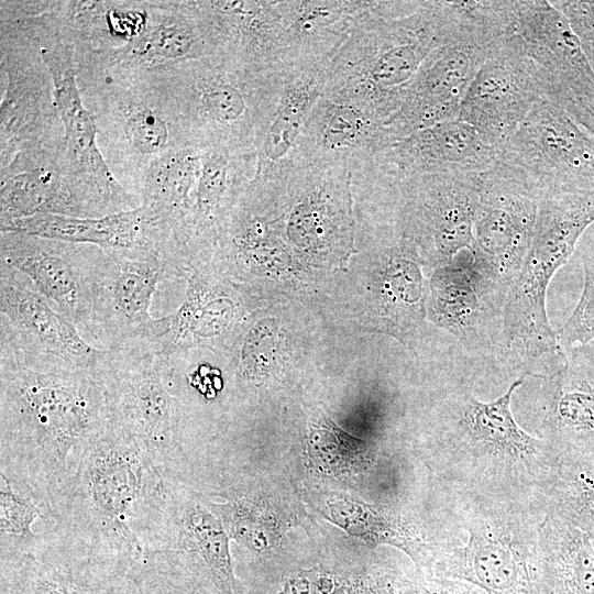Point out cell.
I'll list each match as a JSON object with an SVG mask.
<instances>
[{
	"label": "cell",
	"mask_w": 594,
	"mask_h": 594,
	"mask_svg": "<svg viewBox=\"0 0 594 594\" xmlns=\"http://www.w3.org/2000/svg\"><path fill=\"white\" fill-rule=\"evenodd\" d=\"M506 37L540 69L550 101L594 96V70L569 21L551 1H510Z\"/></svg>",
	"instance_id": "obj_19"
},
{
	"label": "cell",
	"mask_w": 594,
	"mask_h": 594,
	"mask_svg": "<svg viewBox=\"0 0 594 594\" xmlns=\"http://www.w3.org/2000/svg\"><path fill=\"white\" fill-rule=\"evenodd\" d=\"M535 594H594V548L576 529L547 522L534 556Z\"/></svg>",
	"instance_id": "obj_34"
},
{
	"label": "cell",
	"mask_w": 594,
	"mask_h": 594,
	"mask_svg": "<svg viewBox=\"0 0 594 594\" xmlns=\"http://www.w3.org/2000/svg\"><path fill=\"white\" fill-rule=\"evenodd\" d=\"M105 355L94 374L111 421L133 437L168 481L188 485L187 411L167 380V355L152 339Z\"/></svg>",
	"instance_id": "obj_6"
},
{
	"label": "cell",
	"mask_w": 594,
	"mask_h": 594,
	"mask_svg": "<svg viewBox=\"0 0 594 594\" xmlns=\"http://www.w3.org/2000/svg\"><path fill=\"white\" fill-rule=\"evenodd\" d=\"M497 47L461 41L435 50L420 67L398 111L388 123L392 142L437 123L458 119L472 80Z\"/></svg>",
	"instance_id": "obj_21"
},
{
	"label": "cell",
	"mask_w": 594,
	"mask_h": 594,
	"mask_svg": "<svg viewBox=\"0 0 594 594\" xmlns=\"http://www.w3.org/2000/svg\"><path fill=\"white\" fill-rule=\"evenodd\" d=\"M327 517L348 534L369 543L388 544L404 551L417 568L425 565L421 540L403 522L374 507L350 497H332L326 505Z\"/></svg>",
	"instance_id": "obj_39"
},
{
	"label": "cell",
	"mask_w": 594,
	"mask_h": 594,
	"mask_svg": "<svg viewBox=\"0 0 594 594\" xmlns=\"http://www.w3.org/2000/svg\"><path fill=\"white\" fill-rule=\"evenodd\" d=\"M541 194L496 162L479 175L474 241L477 268L505 296L531 241Z\"/></svg>",
	"instance_id": "obj_13"
},
{
	"label": "cell",
	"mask_w": 594,
	"mask_h": 594,
	"mask_svg": "<svg viewBox=\"0 0 594 594\" xmlns=\"http://www.w3.org/2000/svg\"><path fill=\"white\" fill-rule=\"evenodd\" d=\"M522 384L516 380L498 398L480 402L465 395L460 399L458 427L473 444L492 454L527 459L537 454L540 441L524 431L514 419L510 404Z\"/></svg>",
	"instance_id": "obj_38"
},
{
	"label": "cell",
	"mask_w": 594,
	"mask_h": 594,
	"mask_svg": "<svg viewBox=\"0 0 594 594\" xmlns=\"http://www.w3.org/2000/svg\"><path fill=\"white\" fill-rule=\"evenodd\" d=\"M275 580L243 594H395L405 579L378 565L318 562L288 569Z\"/></svg>",
	"instance_id": "obj_37"
},
{
	"label": "cell",
	"mask_w": 594,
	"mask_h": 594,
	"mask_svg": "<svg viewBox=\"0 0 594 594\" xmlns=\"http://www.w3.org/2000/svg\"><path fill=\"white\" fill-rule=\"evenodd\" d=\"M497 153L471 125L454 119L394 142L369 163L391 179L439 172L480 174L496 164Z\"/></svg>",
	"instance_id": "obj_24"
},
{
	"label": "cell",
	"mask_w": 594,
	"mask_h": 594,
	"mask_svg": "<svg viewBox=\"0 0 594 594\" xmlns=\"http://www.w3.org/2000/svg\"><path fill=\"white\" fill-rule=\"evenodd\" d=\"M202 151L204 147L193 142L170 150L151 164L138 194L141 205L167 219L184 242H187Z\"/></svg>",
	"instance_id": "obj_35"
},
{
	"label": "cell",
	"mask_w": 594,
	"mask_h": 594,
	"mask_svg": "<svg viewBox=\"0 0 594 594\" xmlns=\"http://www.w3.org/2000/svg\"><path fill=\"white\" fill-rule=\"evenodd\" d=\"M566 491L571 493V496H566L572 499L571 505L580 507L590 518H594V474L587 471L578 472Z\"/></svg>",
	"instance_id": "obj_45"
},
{
	"label": "cell",
	"mask_w": 594,
	"mask_h": 594,
	"mask_svg": "<svg viewBox=\"0 0 594 594\" xmlns=\"http://www.w3.org/2000/svg\"><path fill=\"white\" fill-rule=\"evenodd\" d=\"M146 565L182 576L208 594H242L218 504L183 483L165 479L148 534Z\"/></svg>",
	"instance_id": "obj_9"
},
{
	"label": "cell",
	"mask_w": 594,
	"mask_h": 594,
	"mask_svg": "<svg viewBox=\"0 0 594 594\" xmlns=\"http://www.w3.org/2000/svg\"><path fill=\"white\" fill-rule=\"evenodd\" d=\"M540 69L509 38L482 64L460 107L458 119L499 148L546 98Z\"/></svg>",
	"instance_id": "obj_16"
},
{
	"label": "cell",
	"mask_w": 594,
	"mask_h": 594,
	"mask_svg": "<svg viewBox=\"0 0 594 594\" xmlns=\"http://www.w3.org/2000/svg\"><path fill=\"white\" fill-rule=\"evenodd\" d=\"M534 556L498 522H477L468 544L439 575L470 583L486 594H535Z\"/></svg>",
	"instance_id": "obj_26"
},
{
	"label": "cell",
	"mask_w": 594,
	"mask_h": 594,
	"mask_svg": "<svg viewBox=\"0 0 594 594\" xmlns=\"http://www.w3.org/2000/svg\"><path fill=\"white\" fill-rule=\"evenodd\" d=\"M133 579L63 530L31 554L0 560V594H131Z\"/></svg>",
	"instance_id": "obj_18"
},
{
	"label": "cell",
	"mask_w": 594,
	"mask_h": 594,
	"mask_svg": "<svg viewBox=\"0 0 594 594\" xmlns=\"http://www.w3.org/2000/svg\"><path fill=\"white\" fill-rule=\"evenodd\" d=\"M0 21L14 23L26 34L52 75L64 127L61 167L80 218H101L140 207L139 197L118 182L99 151L96 125L77 84L74 35L53 1H29Z\"/></svg>",
	"instance_id": "obj_5"
},
{
	"label": "cell",
	"mask_w": 594,
	"mask_h": 594,
	"mask_svg": "<svg viewBox=\"0 0 594 594\" xmlns=\"http://www.w3.org/2000/svg\"><path fill=\"white\" fill-rule=\"evenodd\" d=\"M497 162L541 196L549 191L594 193V135L544 98L498 148Z\"/></svg>",
	"instance_id": "obj_12"
},
{
	"label": "cell",
	"mask_w": 594,
	"mask_h": 594,
	"mask_svg": "<svg viewBox=\"0 0 594 594\" xmlns=\"http://www.w3.org/2000/svg\"><path fill=\"white\" fill-rule=\"evenodd\" d=\"M330 62L299 59L285 64L279 100L257 151L255 173L270 172L288 158L306 120L323 94Z\"/></svg>",
	"instance_id": "obj_29"
},
{
	"label": "cell",
	"mask_w": 594,
	"mask_h": 594,
	"mask_svg": "<svg viewBox=\"0 0 594 594\" xmlns=\"http://www.w3.org/2000/svg\"><path fill=\"white\" fill-rule=\"evenodd\" d=\"M72 29L75 50L111 51L138 38L146 29L153 0H54Z\"/></svg>",
	"instance_id": "obj_32"
},
{
	"label": "cell",
	"mask_w": 594,
	"mask_h": 594,
	"mask_svg": "<svg viewBox=\"0 0 594 594\" xmlns=\"http://www.w3.org/2000/svg\"><path fill=\"white\" fill-rule=\"evenodd\" d=\"M551 3L569 21L594 70V0H557Z\"/></svg>",
	"instance_id": "obj_43"
},
{
	"label": "cell",
	"mask_w": 594,
	"mask_h": 594,
	"mask_svg": "<svg viewBox=\"0 0 594 594\" xmlns=\"http://www.w3.org/2000/svg\"><path fill=\"white\" fill-rule=\"evenodd\" d=\"M0 169L28 151H62L64 127L52 75L36 45L14 23L0 21Z\"/></svg>",
	"instance_id": "obj_11"
},
{
	"label": "cell",
	"mask_w": 594,
	"mask_h": 594,
	"mask_svg": "<svg viewBox=\"0 0 594 594\" xmlns=\"http://www.w3.org/2000/svg\"><path fill=\"white\" fill-rule=\"evenodd\" d=\"M370 1H276L288 46L289 63L331 61L345 41L354 18Z\"/></svg>",
	"instance_id": "obj_31"
},
{
	"label": "cell",
	"mask_w": 594,
	"mask_h": 594,
	"mask_svg": "<svg viewBox=\"0 0 594 594\" xmlns=\"http://www.w3.org/2000/svg\"><path fill=\"white\" fill-rule=\"evenodd\" d=\"M0 341L36 356L92 371L103 349L87 343L78 328L24 274L0 262Z\"/></svg>",
	"instance_id": "obj_17"
},
{
	"label": "cell",
	"mask_w": 594,
	"mask_h": 594,
	"mask_svg": "<svg viewBox=\"0 0 594 594\" xmlns=\"http://www.w3.org/2000/svg\"><path fill=\"white\" fill-rule=\"evenodd\" d=\"M284 66L250 67L212 54L153 75L190 142L257 154L279 100Z\"/></svg>",
	"instance_id": "obj_4"
},
{
	"label": "cell",
	"mask_w": 594,
	"mask_h": 594,
	"mask_svg": "<svg viewBox=\"0 0 594 594\" xmlns=\"http://www.w3.org/2000/svg\"><path fill=\"white\" fill-rule=\"evenodd\" d=\"M469 251V250H468ZM468 261L442 265L431 280L430 311L438 326L455 338L472 342L479 337L483 314L504 297L480 272L471 253Z\"/></svg>",
	"instance_id": "obj_30"
},
{
	"label": "cell",
	"mask_w": 594,
	"mask_h": 594,
	"mask_svg": "<svg viewBox=\"0 0 594 594\" xmlns=\"http://www.w3.org/2000/svg\"><path fill=\"white\" fill-rule=\"evenodd\" d=\"M213 47L256 68L289 63L288 46L276 1L195 0Z\"/></svg>",
	"instance_id": "obj_25"
},
{
	"label": "cell",
	"mask_w": 594,
	"mask_h": 594,
	"mask_svg": "<svg viewBox=\"0 0 594 594\" xmlns=\"http://www.w3.org/2000/svg\"><path fill=\"white\" fill-rule=\"evenodd\" d=\"M481 174V173H480ZM439 172L393 179L404 199V239L442 265L470 250L479 202V175Z\"/></svg>",
	"instance_id": "obj_15"
},
{
	"label": "cell",
	"mask_w": 594,
	"mask_h": 594,
	"mask_svg": "<svg viewBox=\"0 0 594 594\" xmlns=\"http://www.w3.org/2000/svg\"><path fill=\"white\" fill-rule=\"evenodd\" d=\"M396 594H486L476 586L443 576H422L405 582Z\"/></svg>",
	"instance_id": "obj_44"
},
{
	"label": "cell",
	"mask_w": 594,
	"mask_h": 594,
	"mask_svg": "<svg viewBox=\"0 0 594 594\" xmlns=\"http://www.w3.org/2000/svg\"><path fill=\"white\" fill-rule=\"evenodd\" d=\"M557 415L562 425L580 431L594 430V349L568 350L558 373Z\"/></svg>",
	"instance_id": "obj_40"
},
{
	"label": "cell",
	"mask_w": 594,
	"mask_h": 594,
	"mask_svg": "<svg viewBox=\"0 0 594 594\" xmlns=\"http://www.w3.org/2000/svg\"><path fill=\"white\" fill-rule=\"evenodd\" d=\"M584 283L580 299L565 323L556 332L560 348L568 351L594 339V252L582 255Z\"/></svg>",
	"instance_id": "obj_41"
},
{
	"label": "cell",
	"mask_w": 594,
	"mask_h": 594,
	"mask_svg": "<svg viewBox=\"0 0 594 594\" xmlns=\"http://www.w3.org/2000/svg\"><path fill=\"white\" fill-rule=\"evenodd\" d=\"M594 222V193L549 191L541 196L526 255L510 280L502 310L509 348L528 358H563L547 315V290Z\"/></svg>",
	"instance_id": "obj_7"
},
{
	"label": "cell",
	"mask_w": 594,
	"mask_h": 594,
	"mask_svg": "<svg viewBox=\"0 0 594 594\" xmlns=\"http://www.w3.org/2000/svg\"><path fill=\"white\" fill-rule=\"evenodd\" d=\"M164 485L142 446L111 421L84 453L54 512L68 538L133 578L145 565Z\"/></svg>",
	"instance_id": "obj_2"
},
{
	"label": "cell",
	"mask_w": 594,
	"mask_h": 594,
	"mask_svg": "<svg viewBox=\"0 0 594 594\" xmlns=\"http://www.w3.org/2000/svg\"><path fill=\"white\" fill-rule=\"evenodd\" d=\"M466 40L460 1H370L332 57L323 92L388 123L428 56Z\"/></svg>",
	"instance_id": "obj_3"
},
{
	"label": "cell",
	"mask_w": 594,
	"mask_h": 594,
	"mask_svg": "<svg viewBox=\"0 0 594 594\" xmlns=\"http://www.w3.org/2000/svg\"><path fill=\"white\" fill-rule=\"evenodd\" d=\"M0 232H19L114 251L179 253L177 229L153 209L140 207L101 218H74L40 213L0 226Z\"/></svg>",
	"instance_id": "obj_23"
},
{
	"label": "cell",
	"mask_w": 594,
	"mask_h": 594,
	"mask_svg": "<svg viewBox=\"0 0 594 594\" xmlns=\"http://www.w3.org/2000/svg\"><path fill=\"white\" fill-rule=\"evenodd\" d=\"M392 143L383 120L346 98L323 92L285 162L352 168Z\"/></svg>",
	"instance_id": "obj_22"
},
{
	"label": "cell",
	"mask_w": 594,
	"mask_h": 594,
	"mask_svg": "<svg viewBox=\"0 0 594 594\" xmlns=\"http://www.w3.org/2000/svg\"><path fill=\"white\" fill-rule=\"evenodd\" d=\"M110 424L92 371L0 341V472L30 485L54 509Z\"/></svg>",
	"instance_id": "obj_1"
},
{
	"label": "cell",
	"mask_w": 594,
	"mask_h": 594,
	"mask_svg": "<svg viewBox=\"0 0 594 594\" xmlns=\"http://www.w3.org/2000/svg\"><path fill=\"white\" fill-rule=\"evenodd\" d=\"M0 262L24 274L77 328H90V266L97 246L0 232Z\"/></svg>",
	"instance_id": "obj_20"
},
{
	"label": "cell",
	"mask_w": 594,
	"mask_h": 594,
	"mask_svg": "<svg viewBox=\"0 0 594 594\" xmlns=\"http://www.w3.org/2000/svg\"><path fill=\"white\" fill-rule=\"evenodd\" d=\"M235 304L205 275L189 277L187 298L179 309L162 317L161 334L153 339L165 354L211 344L231 326Z\"/></svg>",
	"instance_id": "obj_33"
},
{
	"label": "cell",
	"mask_w": 594,
	"mask_h": 594,
	"mask_svg": "<svg viewBox=\"0 0 594 594\" xmlns=\"http://www.w3.org/2000/svg\"><path fill=\"white\" fill-rule=\"evenodd\" d=\"M213 54L193 0H153L144 32L111 51H77V80L138 79Z\"/></svg>",
	"instance_id": "obj_14"
},
{
	"label": "cell",
	"mask_w": 594,
	"mask_h": 594,
	"mask_svg": "<svg viewBox=\"0 0 594 594\" xmlns=\"http://www.w3.org/2000/svg\"><path fill=\"white\" fill-rule=\"evenodd\" d=\"M61 530L58 517L44 497L0 472V560L31 554Z\"/></svg>",
	"instance_id": "obj_36"
},
{
	"label": "cell",
	"mask_w": 594,
	"mask_h": 594,
	"mask_svg": "<svg viewBox=\"0 0 594 594\" xmlns=\"http://www.w3.org/2000/svg\"><path fill=\"white\" fill-rule=\"evenodd\" d=\"M77 84L103 160L118 182L138 197L151 164L190 142L165 91L153 74Z\"/></svg>",
	"instance_id": "obj_8"
},
{
	"label": "cell",
	"mask_w": 594,
	"mask_h": 594,
	"mask_svg": "<svg viewBox=\"0 0 594 594\" xmlns=\"http://www.w3.org/2000/svg\"><path fill=\"white\" fill-rule=\"evenodd\" d=\"M256 153L204 147L201 170L187 226V251L200 256L213 244L222 224L253 179Z\"/></svg>",
	"instance_id": "obj_27"
},
{
	"label": "cell",
	"mask_w": 594,
	"mask_h": 594,
	"mask_svg": "<svg viewBox=\"0 0 594 594\" xmlns=\"http://www.w3.org/2000/svg\"><path fill=\"white\" fill-rule=\"evenodd\" d=\"M62 154L22 152L0 169V226L40 213L80 218L62 172Z\"/></svg>",
	"instance_id": "obj_28"
},
{
	"label": "cell",
	"mask_w": 594,
	"mask_h": 594,
	"mask_svg": "<svg viewBox=\"0 0 594 594\" xmlns=\"http://www.w3.org/2000/svg\"><path fill=\"white\" fill-rule=\"evenodd\" d=\"M132 579L131 594H208L186 579L153 565L144 566Z\"/></svg>",
	"instance_id": "obj_42"
},
{
	"label": "cell",
	"mask_w": 594,
	"mask_h": 594,
	"mask_svg": "<svg viewBox=\"0 0 594 594\" xmlns=\"http://www.w3.org/2000/svg\"><path fill=\"white\" fill-rule=\"evenodd\" d=\"M186 271L175 253L97 246L90 266L89 332L107 350L155 339L161 318H153L150 307L156 287L164 278L182 276Z\"/></svg>",
	"instance_id": "obj_10"
},
{
	"label": "cell",
	"mask_w": 594,
	"mask_h": 594,
	"mask_svg": "<svg viewBox=\"0 0 594 594\" xmlns=\"http://www.w3.org/2000/svg\"><path fill=\"white\" fill-rule=\"evenodd\" d=\"M557 105L594 135V96L568 98Z\"/></svg>",
	"instance_id": "obj_46"
}]
</instances>
